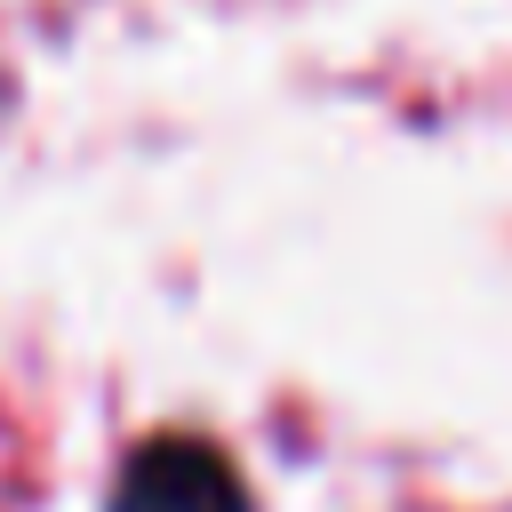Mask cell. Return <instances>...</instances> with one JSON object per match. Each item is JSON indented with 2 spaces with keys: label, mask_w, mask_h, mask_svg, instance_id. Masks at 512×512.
Instances as JSON below:
<instances>
[{
  "label": "cell",
  "mask_w": 512,
  "mask_h": 512,
  "mask_svg": "<svg viewBox=\"0 0 512 512\" xmlns=\"http://www.w3.org/2000/svg\"><path fill=\"white\" fill-rule=\"evenodd\" d=\"M104 512H256V496H248V472L232 464L224 440H208V432H144L120 456Z\"/></svg>",
  "instance_id": "obj_1"
}]
</instances>
